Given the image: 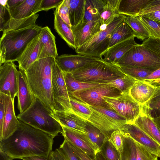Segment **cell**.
<instances>
[{
    "mask_svg": "<svg viewBox=\"0 0 160 160\" xmlns=\"http://www.w3.org/2000/svg\"><path fill=\"white\" fill-rule=\"evenodd\" d=\"M66 160H79L72 148L68 142L64 138V141L58 148Z\"/></svg>",
    "mask_w": 160,
    "mask_h": 160,
    "instance_id": "obj_45",
    "label": "cell"
},
{
    "mask_svg": "<svg viewBox=\"0 0 160 160\" xmlns=\"http://www.w3.org/2000/svg\"><path fill=\"white\" fill-rule=\"evenodd\" d=\"M154 120L160 130V115L156 118H154Z\"/></svg>",
    "mask_w": 160,
    "mask_h": 160,
    "instance_id": "obj_59",
    "label": "cell"
},
{
    "mask_svg": "<svg viewBox=\"0 0 160 160\" xmlns=\"http://www.w3.org/2000/svg\"><path fill=\"white\" fill-rule=\"evenodd\" d=\"M71 73L76 79L81 82L104 84L125 75L119 66L102 58H99Z\"/></svg>",
    "mask_w": 160,
    "mask_h": 160,
    "instance_id": "obj_5",
    "label": "cell"
},
{
    "mask_svg": "<svg viewBox=\"0 0 160 160\" xmlns=\"http://www.w3.org/2000/svg\"><path fill=\"white\" fill-rule=\"evenodd\" d=\"M18 71L13 62H6L0 67V92L13 100L17 95Z\"/></svg>",
    "mask_w": 160,
    "mask_h": 160,
    "instance_id": "obj_12",
    "label": "cell"
},
{
    "mask_svg": "<svg viewBox=\"0 0 160 160\" xmlns=\"http://www.w3.org/2000/svg\"><path fill=\"white\" fill-rule=\"evenodd\" d=\"M120 0H107L100 15V21L102 30L105 29L107 26L119 14L118 8Z\"/></svg>",
    "mask_w": 160,
    "mask_h": 160,
    "instance_id": "obj_29",
    "label": "cell"
},
{
    "mask_svg": "<svg viewBox=\"0 0 160 160\" xmlns=\"http://www.w3.org/2000/svg\"><path fill=\"white\" fill-rule=\"evenodd\" d=\"M11 17L7 5H0V31H2L4 25Z\"/></svg>",
    "mask_w": 160,
    "mask_h": 160,
    "instance_id": "obj_47",
    "label": "cell"
},
{
    "mask_svg": "<svg viewBox=\"0 0 160 160\" xmlns=\"http://www.w3.org/2000/svg\"><path fill=\"white\" fill-rule=\"evenodd\" d=\"M107 0H86L84 22L100 20V15Z\"/></svg>",
    "mask_w": 160,
    "mask_h": 160,
    "instance_id": "obj_28",
    "label": "cell"
},
{
    "mask_svg": "<svg viewBox=\"0 0 160 160\" xmlns=\"http://www.w3.org/2000/svg\"><path fill=\"white\" fill-rule=\"evenodd\" d=\"M89 106L92 113L87 121L98 129L106 138H109L115 130H122L127 123L125 119L111 109Z\"/></svg>",
    "mask_w": 160,
    "mask_h": 160,
    "instance_id": "obj_7",
    "label": "cell"
},
{
    "mask_svg": "<svg viewBox=\"0 0 160 160\" xmlns=\"http://www.w3.org/2000/svg\"><path fill=\"white\" fill-rule=\"evenodd\" d=\"M19 123L14 110V100L6 95L5 112L2 129L0 133V140L10 136L16 130Z\"/></svg>",
    "mask_w": 160,
    "mask_h": 160,
    "instance_id": "obj_21",
    "label": "cell"
},
{
    "mask_svg": "<svg viewBox=\"0 0 160 160\" xmlns=\"http://www.w3.org/2000/svg\"><path fill=\"white\" fill-rule=\"evenodd\" d=\"M151 110L145 104L133 123L160 145V130L151 114Z\"/></svg>",
    "mask_w": 160,
    "mask_h": 160,
    "instance_id": "obj_14",
    "label": "cell"
},
{
    "mask_svg": "<svg viewBox=\"0 0 160 160\" xmlns=\"http://www.w3.org/2000/svg\"><path fill=\"white\" fill-rule=\"evenodd\" d=\"M129 94L136 101L142 106L160 95V87H156L144 80H137Z\"/></svg>",
    "mask_w": 160,
    "mask_h": 160,
    "instance_id": "obj_16",
    "label": "cell"
},
{
    "mask_svg": "<svg viewBox=\"0 0 160 160\" xmlns=\"http://www.w3.org/2000/svg\"><path fill=\"white\" fill-rule=\"evenodd\" d=\"M121 157V160H137V150L135 142L125 134Z\"/></svg>",
    "mask_w": 160,
    "mask_h": 160,
    "instance_id": "obj_38",
    "label": "cell"
},
{
    "mask_svg": "<svg viewBox=\"0 0 160 160\" xmlns=\"http://www.w3.org/2000/svg\"><path fill=\"white\" fill-rule=\"evenodd\" d=\"M54 15V28L55 31L70 47L76 50L74 38L71 27L62 19L56 9Z\"/></svg>",
    "mask_w": 160,
    "mask_h": 160,
    "instance_id": "obj_27",
    "label": "cell"
},
{
    "mask_svg": "<svg viewBox=\"0 0 160 160\" xmlns=\"http://www.w3.org/2000/svg\"><path fill=\"white\" fill-rule=\"evenodd\" d=\"M37 25L3 32L0 40V65L17 61L28 43L41 31Z\"/></svg>",
    "mask_w": 160,
    "mask_h": 160,
    "instance_id": "obj_3",
    "label": "cell"
},
{
    "mask_svg": "<svg viewBox=\"0 0 160 160\" xmlns=\"http://www.w3.org/2000/svg\"><path fill=\"white\" fill-rule=\"evenodd\" d=\"M107 138L101 149L100 152L107 160H121V155Z\"/></svg>",
    "mask_w": 160,
    "mask_h": 160,
    "instance_id": "obj_40",
    "label": "cell"
},
{
    "mask_svg": "<svg viewBox=\"0 0 160 160\" xmlns=\"http://www.w3.org/2000/svg\"><path fill=\"white\" fill-rule=\"evenodd\" d=\"M55 60L52 57L39 59L24 71L33 94L52 113L55 109L52 77Z\"/></svg>",
    "mask_w": 160,
    "mask_h": 160,
    "instance_id": "obj_2",
    "label": "cell"
},
{
    "mask_svg": "<svg viewBox=\"0 0 160 160\" xmlns=\"http://www.w3.org/2000/svg\"><path fill=\"white\" fill-rule=\"evenodd\" d=\"M18 106L20 113L26 111L31 106L36 97L30 87L25 72L18 70Z\"/></svg>",
    "mask_w": 160,
    "mask_h": 160,
    "instance_id": "obj_19",
    "label": "cell"
},
{
    "mask_svg": "<svg viewBox=\"0 0 160 160\" xmlns=\"http://www.w3.org/2000/svg\"><path fill=\"white\" fill-rule=\"evenodd\" d=\"M39 16L36 14L27 18L17 19H9L4 25L2 31L3 32L11 30H17L35 25L36 22Z\"/></svg>",
    "mask_w": 160,
    "mask_h": 160,
    "instance_id": "obj_33",
    "label": "cell"
},
{
    "mask_svg": "<svg viewBox=\"0 0 160 160\" xmlns=\"http://www.w3.org/2000/svg\"><path fill=\"white\" fill-rule=\"evenodd\" d=\"M115 65L156 70L160 68V58L138 44L128 51Z\"/></svg>",
    "mask_w": 160,
    "mask_h": 160,
    "instance_id": "obj_8",
    "label": "cell"
},
{
    "mask_svg": "<svg viewBox=\"0 0 160 160\" xmlns=\"http://www.w3.org/2000/svg\"><path fill=\"white\" fill-rule=\"evenodd\" d=\"M54 138L19 120L15 131L8 138L0 140V150L13 159L33 156L48 158Z\"/></svg>",
    "mask_w": 160,
    "mask_h": 160,
    "instance_id": "obj_1",
    "label": "cell"
},
{
    "mask_svg": "<svg viewBox=\"0 0 160 160\" xmlns=\"http://www.w3.org/2000/svg\"><path fill=\"white\" fill-rule=\"evenodd\" d=\"M6 95L0 92V133L1 132L5 112Z\"/></svg>",
    "mask_w": 160,
    "mask_h": 160,
    "instance_id": "obj_49",
    "label": "cell"
},
{
    "mask_svg": "<svg viewBox=\"0 0 160 160\" xmlns=\"http://www.w3.org/2000/svg\"><path fill=\"white\" fill-rule=\"evenodd\" d=\"M13 159L6 153L0 150V160H12Z\"/></svg>",
    "mask_w": 160,
    "mask_h": 160,
    "instance_id": "obj_57",
    "label": "cell"
},
{
    "mask_svg": "<svg viewBox=\"0 0 160 160\" xmlns=\"http://www.w3.org/2000/svg\"><path fill=\"white\" fill-rule=\"evenodd\" d=\"M125 134L122 131L116 130L111 134L109 140L121 155L122 151Z\"/></svg>",
    "mask_w": 160,
    "mask_h": 160,
    "instance_id": "obj_41",
    "label": "cell"
},
{
    "mask_svg": "<svg viewBox=\"0 0 160 160\" xmlns=\"http://www.w3.org/2000/svg\"><path fill=\"white\" fill-rule=\"evenodd\" d=\"M125 134L160 158V145L133 123H126L122 130Z\"/></svg>",
    "mask_w": 160,
    "mask_h": 160,
    "instance_id": "obj_13",
    "label": "cell"
},
{
    "mask_svg": "<svg viewBox=\"0 0 160 160\" xmlns=\"http://www.w3.org/2000/svg\"><path fill=\"white\" fill-rule=\"evenodd\" d=\"M119 91L107 84L75 92L70 97H73L88 105L110 109L103 98V97H115L120 95Z\"/></svg>",
    "mask_w": 160,
    "mask_h": 160,
    "instance_id": "obj_10",
    "label": "cell"
},
{
    "mask_svg": "<svg viewBox=\"0 0 160 160\" xmlns=\"http://www.w3.org/2000/svg\"><path fill=\"white\" fill-rule=\"evenodd\" d=\"M52 83L55 111H66L70 96L63 72L55 60L52 67Z\"/></svg>",
    "mask_w": 160,
    "mask_h": 160,
    "instance_id": "obj_11",
    "label": "cell"
},
{
    "mask_svg": "<svg viewBox=\"0 0 160 160\" xmlns=\"http://www.w3.org/2000/svg\"><path fill=\"white\" fill-rule=\"evenodd\" d=\"M99 58L80 54H64L58 56L55 60L63 72H72Z\"/></svg>",
    "mask_w": 160,
    "mask_h": 160,
    "instance_id": "obj_17",
    "label": "cell"
},
{
    "mask_svg": "<svg viewBox=\"0 0 160 160\" xmlns=\"http://www.w3.org/2000/svg\"><path fill=\"white\" fill-rule=\"evenodd\" d=\"M133 36L119 42L108 48L103 55L105 61L115 64L129 50L137 46Z\"/></svg>",
    "mask_w": 160,
    "mask_h": 160,
    "instance_id": "obj_22",
    "label": "cell"
},
{
    "mask_svg": "<svg viewBox=\"0 0 160 160\" xmlns=\"http://www.w3.org/2000/svg\"><path fill=\"white\" fill-rule=\"evenodd\" d=\"M141 44L160 58V39L149 37Z\"/></svg>",
    "mask_w": 160,
    "mask_h": 160,
    "instance_id": "obj_43",
    "label": "cell"
},
{
    "mask_svg": "<svg viewBox=\"0 0 160 160\" xmlns=\"http://www.w3.org/2000/svg\"><path fill=\"white\" fill-rule=\"evenodd\" d=\"M69 17L71 27H74L82 20L84 15L86 0H69Z\"/></svg>",
    "mask_w": 160,
    "mask_h": 160,
    "instance_id": "obj_30",
    "label": "cell"
},
{
    "mask_svg": "<svg viewBox=\"0 0 160 160\" xmlns=\"http://www.w3.org/2000/svg\"><path fill=\"white\" fill-rule=\"evenodd\" d=\"M137 80L126 75L110 81L107 84L118 89L120 94L129 93Z\"/></svg>",
    "mask_w": 160,
    "mask_h": 160,
    "instance_id": "obj_36",
    "label": "cell"
},
{
    "mask_svg": "<svg viewBox=\"0 0 160 160\" xmlns=\"http://www.w3.org/2000/svg\"><path fill=\"white\" fill-rule=\"evenodd\" d=\"M160 23V11H156L148 13L142 15Z\"/></svg>",
    "mask_w": 160,
    "mask_h": 160,
    "instance_id": "obj_53",
    "label": "cell"
},
{
    "mask_svg": "<svg viewBox=\"0 0 160 160\" xmlns=\"http://www.w3.org/2000/svg\"><path fill=\"white\" fill-rule=\"evenodd\" d=\"M56 10L62 19L71 27L69 17V0H63Z\"/></svg>",
    "mask_w": 160,
    "mask_h": 160,
    "instance_id": "obj_44",
    "label": "cell"
},
{
    "mask_svg": "<svg viewBox=\"0 0 160 160\" xmlns=\"http://www.w3.org/2000/svg\"><path fill=\"white\" fill-rule=\"evenodd\" d=\"M102 27L100 20L89 22L82 21L76 26L71 27L76 48L85 43L102 30Z\"/></svg>",
    "mask_w": 160,
    "mask_h": 160,
    "instance_id": "obj_15",
    "label": "cell"
},
{
    "mask_svg": "<svg viewBox=\"0 0 160 160\" xmlns=\"http://www.w3.org/2000/svg\"><path fill=\"white\" fill-rule=\"evenodd\" d=\"M24 0H7L6 5L8 8H13L20 3Z\"/></svg>",
    "mask_w": 160,
    "mask_h": 160,
    "instance_id": "obj_55",
    "label": "cell"
},
{
    "mask_svg": "<svg viewBox=\"0 0 160 160\" xmlns=\"http://www.w3.org/2000/svg\"><path fill=\"white\" fill-rule=\"evenodd\" d=\"M17 117L19 120L54 138L62 132L61 125L53 117L52 113L36 97L30 107Z\"/></svg>",
    "mask_w": 160,
    "mask_h": 160,
    "instance_id": "obj_4",
    "label": "cell"
},
{
    "mask_svg": "<svg viewBox=\"0 0 160 160\" xmlns=\"http://www.w3.org/2000/svg\"><path fill=\"white\" fill-rule=\"evenodd\" d=\"M21 159L23 160H49L48 158L40 156H33L24 157Z\"/></svg>",
    "mask_w": 160,
    "mask_h": 160,
    "instance_id": "obj_56",
    "label": "cell"
},
{
    "mask_svg": "<svg viewBox=\"0 0 160 160\" xmlns=\"http://www.w3.org/2000/svg\"><path fill=\"white\" fill-rule=\"evenodd\" d=\"M119 67L124 74L139 81L144 80L148 76L155 70L138 67Z\"/></svg>",
    "mask_w": 160,
    "mask_h": 160,
    "instance_id": "obj_37",
    "label": "cell"
},
{
    "mask_svg": "<svg viewBox=\"0 0 160 160\" xmlns=\"http://www.w3.org/2000/svg\"><path fill=\"white\" fill-rule=\"evenodd\" d=\"M68 142L79 160H95V159L92 158L78 147L69 142Z\"/></svg>",
    "mask_w": 160,
    "mask_h": 160,
    "instance_id": "obj_50",
    "label": "cell"
},
{
    "mask_svg": "<svg viewBox=\"0 0 160 160\" xmlns=\"http://www.w3.org/2000/svg\"><path fill=\"white\" fill-rule=\"evenodd\" d=\"M49 160H66L64 156L59 148L52 151L48 158Z\"/></svg>",
    "mask_w": 160,
    "mask_h": 160,
    "instance_id": "obj_52",
    "label": "cell"
},
{
    "mask_svg": "<svg viewBox=\"0 0 160 160\" xmlns=\"http://www.w3.org/2000/svg\"><path fill=\"white\" fill-rule=\"evenodd\" d=\"M63 1V0H42L38 12L42 11H47L54 8H56Z\"/></svg>",
    "mask_w": 160,
    "mask_h": 160,
    "instance_id": "obj_46",
    "label": "cell"
},
{
    "mask_svg": "<svg viewBox=\"0 0 160 160\" xmlns=\"http://www.w3.org/2000/svg\"><path fill=\"white\" fill-rule=\"evenodd\" d=\"M156 11H160V0L152 1L139 13L138 16Z\"/></svg>",
    "mask_w": 160,
    "mask_h": 160,
    "instance_id": "obj_48",
    "label": "cell"
},
{
    "mask_svg": "<svg viewBox=\"0 0 160 160\" xmlns=\"http://www.w3.org/2000/svg\"><path fill=\"white\" fill-rule=\"evenodd\" d=\"M146 104L151 111L156 110L160 111V95L152 99Z\"/></svg>",
    "mask_w": 160,
    "mask_h": 160,
    "instance_id": "obj_51",
    "label": "cell"
},
{
    "mask_svg": "<svg viewBox=\"0 0 160 160\" xmlns=\"http://www.w3.org/2000/svg\"><path fill=\"white\" fill-rule=\"evenodd\" d=\"M52 115L61 126L85 133L86 121L68 112L55 111Z\"/></svg>",
    "mask_w": 160,
    "mask_h": 160,
    "instance_id": "obj_23",
    "label": "cell"
},
{
    "mask_svg": "<svg viewBox=\"0 0 160 160\" xmlns=\"http://www.w3.org/2000/svg\"><path fill=\"white\" fill-rule=\"evenodd\" d=\"M7 0H0V5L3 6H6L7 4Z\"/></svg>",
    "mask_w": 160,
    "mask_h": 160,
    "instance_id": "obj_60",
    "label": "cell"
},
{
    "mask_svg": "<svg viewBox=\"0 0 160 160\" xmlns=\"http://www.w3.org/2000/svg\"><path fill=\"white\" fill-rule=\"evenodd\" d=\"M42 0H24L17 6L8 8L11 17L17 19H23L36 14Z\"/></svg>",
    "mask_w": 160,
    "mask_h": 160,
    "instance_id": "obj_24",
    "label": "cell"
},
{
    "mask_svg": "<svg viewBox=\"0 0 160 160\" xmlns=\"http://www.w3.org/2000/svg\"><path fill=\"white\" fill-rule=\"evenodd\" d=\"M158 79H160V68L153 71L144 80L149 81Z\"/></svg>",
    "mask_w": 160,
    "mask_h": 160,
    "instance_id": "obj_54",
    "label": "cell"
},
{
    "mask_svg": "<svg viewBox=\"0 0 160 160\" xmlns=\"http://www.w3.org/2000/svg\"><path fill=\"white\" fill-rule=\"evenodd\" d=\"M40 34L42 47L39 59L50 57L55 58L58 53L55 37L48 26L42 28Z\"/></svg>",
    "mask_w": 160,
    "mask_h": 160,
    "instance_id": "obj_25",
    "label": "cell"
},
{
    "mask_svg": "<svg viewBox=\"0 0 160 160\" xmlns=\"http://www.w3.org/2000/svg\"><path fill=\"white\" fill-rule=\"evenodd\" d=\"M103 98L110 109L125 119L128 124L133 123L141 113L142 106L129 93Z\"/></svg>",
    "mask_w": 160,
    "mask_h": 160,
    "instance_id": "obj_9",
    "label": "cell"
},
{
    "mask_svg": "<svg viewBox=\"0 0 160 160\" xmlns=\"http://www.w3.org/2000/svg\"><path fill=\"white\" fill-rule=\"evenodd\" d=\"M95 159V160H107L100 151L96 153Z\"/></svg>",
    "mask_w": 160,
    "mask_h": 160,
    "instance_id": "obj_58",
    "label": "cell"
},
{
    "mask_svg": "<svg viewBox=\"0 0 160 160\" xmlns=\"http://www.w3.org/2000/svg\"><path fill=\"white\" fill-rule=\"evenodd\" d=\"M85 132L88 140L93 145L96 154L100 151L107 138L98 129L88 121L86 122Z\"/></svg>",
    "mask_w": 160,
    "mask_h": 160,
    "instance_id": "obj_32",
    "label": "cell"
},
{
    "mask_svg": "<svg viewBox=\"0 0 160 160\" xmlns=\"http://www.w3.org/2000/svg\"><path fill=\"white\" fill-rule=\"evenodd\" d=\"M124 15L119 14L109 24L91 39L75 50L78 54L102 58L109 48L110 40L117 26L124 20Z\"/></svg>",
    "mask_w": 160,
    "mask_h": 160,
    "instance_id": "obj_6",
    "label": "cell"
},
{
    "mask_svg": "<svg viewBox=\"0 0 160 160\" xmlns=\"http://www.w3.org/2000/svg\"><path fill=\"white\" fill-rule=\"evenodd\" d=\"M40 33L28 43L17 60L19 69L24 71L39 59L42 47Z\"/></svg>",
    "mask_w": 160,
    "mask_h": 160,
    "instance_id": "obj_20",
    "label": "cell"
},
{
    "mask_svg": "<svg viewBox=\"0 0 160 160\" xmlns=\"http://www.w3.org/2000/svg\"><path fill=\"white\" fill-rule=\"evenodd\" d=\"M63 72L69 96L72 93L74 92L106 84L81 82L76 79L71 72Z\"/></svg>",
    "mask_w": 160,
    "mask_h": 160,
    "instance_id": "obj_31",
    "label": "cell"
},
{
    "mask_svg": "<svg viewBox=\"0 0 160 160\" xmlns=\"http://www.w3.org/2000/svg\"><path fill=\"white\" fill-rule=\"evenodd\" d=\"M134 142L137 150V160H158V156L147 150L138 142Z\"/></svg>",
    "mask_w": 160,
    "mask_h": 160,
    "instance_id": "obj_42",
    "label": "cell"
},
{
    "mask_svg": "<svg viewBox=\"0 0 160 160\" xmlns=\"http://www.w3.org/2000/svg\"><path fill=\"white\" fill-rule=\"evenodd\" d=\"M152 0H120L118 8L119 14L137 17Z\"/></svg>",
    "mask_w": 160,
    "mask_h": 160,
    "instance_id": "obj_26",
    "label": "cell"
},
{
    "mask_svg": "<svg viewBox=\"0 0 160 160\" xmlns=\"http://www.w3.org/2000/svg\"><path fill=\"white\" fill-rule=\"evenodd\" d=\"M124 20L131 28L135 37L144 41L150 37L148 31L137 17L124 16Z\"/></svg>",
    "mask_w": 160,
    "mask_h": 160,
    "instance_id": "obj_35",
    "label": "cell"
},
{
    "mask_svg": "<svg viewBox=\"0 0 160 160\" xmlns=\"http://www.w3.org/2000/svg\"><path fill=\"white\" fill-rule=\"evenodd\" d=\"M148 31L150 37L160 39V23L142 16H137Z\"/></svg>",
    "mask_w": 160,
    "mask_h": 160,
    "instance_id": "obj_39",
    "label": "cell"
},
{
    "mask_svg": "<svg viewBox=\"0 0 160 160\" xmlns=\"http://www.w3.org/2000/svg\"><path fill=\"white\" fill-rule=\"evenodd\" d=\"M61 126L62 129L61 134L64 139L95 159L96 155L95 150L85 133L64 126Z\"/></svg>",
    "mask_w": 160,
    "mask_h": 160,
    "instance_id": "obj_18",
    "label": "cell"
},
{
    "mask_svg": "<svg viewBox=\"0 0 160 160\" xmlns=\"http://www.w3.org/2000/svg\"><path fill=\"white\" fill-rule=\"evenodd\" d=\"M134 36L132 29L123 20L113 31L110 40L108 48L119 42Z\"/></svg>",
    "mask_w": 160,
    "mask_h": 160,
    "instance_id": "obj_34",
    "label": "cell"
}]
</instances>
